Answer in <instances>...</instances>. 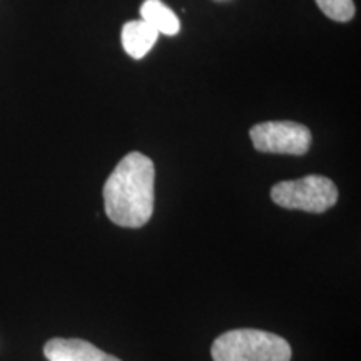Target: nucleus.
<instances>
[{"label":"nucleus","instance_id":"nucleus-1","mask_svg":"<svg viewBox=\"0 0 361 361\" xmlns=\"http://www.w3.org/2000/svg\"><path fill=\"white\" fill-rule=\"evenodd\" d=\"M154 162L141 152L121 159L104 184V209L121 228H142L154 213Z\"/></svg>","mask_w":361,"mask_h":361},{"label":"nucleus","instance_id":"nucleus-2","mask_svg":"<svg viewBox=\"0 0 361 361\" xmlns=\"http://www.w3.org/2000/svg\"><path fill=\"white\" fill-rule=\"evenodd\" d=\"M214 361H291V346L284 338L261 329H231L211 346Z\"/></svg>","mask_w":361,"mask_h":361},{"label":"nucleus","instance_id":"nucleus-3","mask_svg":"<svg viewBox=\"0 0 361 361\" xmlns=\"http://www.w3.org/2000/svg\"><path fill=\"white\" fill-rule=\"evenodd\" d=\"M271 200L284 209L322 214L338 201V188L324 176L310 174L296 180H283L271 189Z\"/></svg>","mask_w":361,"mask_h":361},{"label":"nucleus","instance_id":"nucleus-4","mask_svg":"<svg viewBox=\"0 0 361 361\" xmlns=\"http://www.w3.org/2000/svg\"><path fill=\"white\" fill-rule=\"evenodd\" d=\"M250 137L256 151L271 154L303 156L313 141L310 129L291 121H269L250 130Z\"/></svg>","mask_w":361,"mask_h":361},{"label":"nucleus","instance_id":"nucleus-5","mask_svg":"<svg viewBox=\"0 0 361 361\" xmlns=\"http://www.w3.org/2000/svg\"><path fill=\"white\" fill-rule=\"evenodd\" d=\"M44 355L49 361H121L79 338H52L44 345Z\"/></svg>","mask_w":361,"mask_h":361},{"label":"nucleus","instance_id":"nucleus-6","mask_svg":"<svg viewBox=\"0 0 361 361\" xmlns=\"http://www.w3.org/2000/svg\"><path fill=\"white\" fill-rule=\"evenodd\" d=\"M157 35L159 34L144 20L128 22L123 27L124 51L133 59H142L154 47V44L157 42Z\"/></svg>","mask_w":361,"mask_h":361},{"label":"nucleus","instance_id":"nucleus-7","mask_svg":"<svg viewBox=\"0 0 361 361\" xmlns=\"http://www.w3.org/2000/svg\"><path fill=\"white\" fill-rule=\"evenodd\" d=\"M141 20L151 25L157 34L176 35L180 24L176 13L166 7L161 0H146L141 7Z\"/></svg>","mask_w":361,"mask_h":361},{"label":"nucleus","instance_id":"nucleus-8","mask_svg":"<svg viewBox=\"0 0 361 361\" xmlns=\"http://www.w3.org/2000/svg\"><path fill=\"white\" fill-rule=\"evenodd\" d=\"M324 16L336 22H348L355 16L353 0H316Z\"/></svg>","mask_w":361,"mask_h":361}]
</instances>
